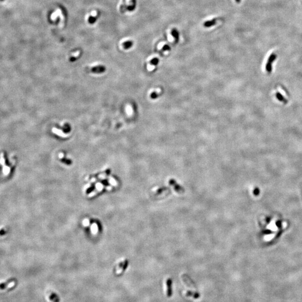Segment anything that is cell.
Masks as SVG:
<instances>
[{
  "instance_id": "1",
  "label": "cell",
  "mask_w": 302,
  "mask_h": 302,
  "mask_svg": "<svg viewBox=\"0 0 302 302\" xmlns=\"http://www.w3.org/2000/svg\"><path fill=\"white\" fill-rule=\"evenodd\" d=\"M58 16L60 17V27L61 26L63 27L64 26V18L62 12L61 11V10H59V9H58V10H56L54 12H53V14L51 15V20L53 21H55L56 18L58 17Z\"/></svg>"
},
{
  "instance_id": "2",
  "label": "cell",
  "mask_w": 302,
  "mask_h": 302,
  "mask_svg": "<svg viewBox=\"0 0 302 302\" xmlns=\"http://www.w3.org/2000/svg\"><path fill=\"white\" fill-rule=\"evenodd\" d=\"M277 57V55L275 53H272L270 55L269 57L268 60H267V63L266 64V70L268 73H271L272 71V63L275 60H276Z\"/></svg>"
},
{
  "instance_id": "3",
  "label": "cell",
  "mask_w": 302,
  "mask_h": 302,
  "mask_svg": "<svg viewBox=\"0 0 302 302\" xmlns=\"http://www.w3.org/2000/svg\"><path fill=\"white\" fill-rule=\"evenodd\" d=\"M5 159L4 157V153H1V157H0V163L3 166V172L5 175H7L10 171V168L8 166H6L5 165Z\"/></svg>"
},
{
  "instance_id": "4",
  "label": "cell",
  "mask_w": 302,
  "mask_h": 302,
  "mask_svg": "<svg viewBox=\"0 0 302 302\" xmlns=\"http://www.w3.org/2000/svg\"><path fill=\"white\" fill-rule=\"evenodd\" d=\"M169 185L174 187V190L176 192H177L178 193H182V192L184 191V188H182V187H181L180 185H178L177 183H176V181L174 180H173V179H171V180H169Z\"/></svg>"
},
{
  "instance_id": "5",
  "label": "cell",
  "mask_w": 302,
  "mask_h": 302,
  "mask_svg": "<svg viewBox=\"0 0 302 302\" xmlns=\"http://www.w3.org/2000/svg\"><path fill=\"white\" fill-rule=\"evenodd\" d=\"M172 281L171 279H167L166 280V286H167V297L170 298L172 295Z\"/></svg>"
},
{
  "instance_id": "6",
  "label": "cell",
  "mask_w": 302,
  "mask_h": 302,
  "mask_svg": "<svg viewBox=\"0 0 302 302\" xmlns=\"http://www.w3.org/2000/svg\"><path fill=\"white\" fill-rule=\"evenodd\" d=\"M182 280H183V281L185 282V284H186L187 285H188V287H192V288H195V286L193 281L191 280V279L190 278H189V277H188L187 275H183L182 276Z\"/></svg>"
},
{
  "instance_id": "7",
  "label": "cell",
  "mask_w": 302,
  "mask_h": 302,
  "mask_svg": "<svg viewBox=\"0 0 302 302\" xmlns=\"http://www.w3.org/2000/svg\"><path fill=\"white\" fill-rule=\"evenodd\" d=\"M97 12L95 10H93L91 12L90 15L89 16L87 21L90 24H93L97 19Z\"/></svg>"
},
{
  "instance_id": "8",
  "label": "cell",
  "mask_w": 302,
  "mask_h": 302,
  "mask_svg": "<svg viewBox=\"0 0 302 302\" xmlns=\"http://www.w3.org/2000/svg\"><path fill=\"white\" fill-rule=\"evenodd\" d=\"M105 70V68L102 65H97L91 68V72L93 73H102Z\"/></svg>"
},
{
  "instance_id": "9",
  "label": "cell",
  "mask_w": 302,
  "mask_h": 302,
  "mask_svg": "<svg viewBox=\"0 0 302 302\" xmlns=\"http://www.w3.org/2000/svg\"><path fill=\"white\" fill-rule=\"evenodd\" d=\"M127 5H126V8L128 10H133L135 7L134 0H127Z\"/></svg>"
},
{
  "instance_id": "10",
  "label": "cell",
  "mask_w": 302,
  "mask_h": 302,
  "mask_svg": "<svg viewBox=\"0 0 302 302\" xmlns=\"http://www.w3.org/2000/svg\"><path fill=\"white\" fill-rule=\"evenodd\" d=\"M216 18H214V19H213V20L205 21V23H204L203 25L205 27H210L212 26H214V25H215L216 24Z\"/></svg>"
},
{
  "instance_id": "11",
  "label": "cell",
  "mask_w": 302,
  "mask_h": 302,
  "mask_svg": "<svg viewBox=\"0 0 302 302\" xmlns=\"http://www.w3.org/2000/svg\"><path fill=\"white\" fill-rule=\"evenodd\" d=\"M121 45L125 49H129V48H130V47H131L132 45H133V42L130 40H126V41H125V42H122L121 43Z\"/></svg>"
},
{
  "instance_id": "12",
  "label": "cell",
  "mask_w": 302,
  "mask_h": 302,
  "mask_svg": "<svg viewBox=\"0 0 302 302\" xmlns=\"http://www.w3.org/2000/svg\"><path fill=\"white\" fill-rule=\"evenodd\" d=\"M275 96L276 97L277 99H278L279 101H281V102H283L284 103H285V104H286V103H287L288 100L287 99H286L285 98V97L284 96H283L280 93H279L278 92H276Z\"/></svg>"
},
{
  "instance_id": "13",
  "label": "cell",
  "mask_w": 302,
  "mask_h": 302,
  "mask_svg": "<svg viewBox=\"0 0 302 302\" xmlns=\"http://www.w3.org/2000/svg\"><path fill=\"white\" fill-rule=\"evenodd\" d=\"M186 296L187 297H191L195 299H197L200 297V294L197 292H193L188 290L186 292Z\"/></svg>"
},
{
  "instance_id": "14",
  "label": "cell",
  "mask_w": 302,
  "mask_h": 302,
  "mask_svg": "<svg viewBox=\"0 0 302 302\" xmlns=\"http://www.w3.org/2000/svg\"><path fill=\"white\" fill-rule=\"evenodd\" d=\"M50 299L53 302H59L60 301V299H59V298L58 296V295L54 293V292H53L50 295Z\"/></svg>"
},
{
  "instance_id": "15",
  "label": "cell",
  "mask_w": 302,
  "mask_h": 302,
  "mask_svg": "<svg viewBox=\"0 0 302 302\" xmlns=\"http://www.w3.org/2000/svg\"><path fill=\"white\" fill-rule=\"evenodd\" d=\"M171 35L175 37L176 42L177 43L179 40V33L178 30L176 29H173L171 30Z\"/></svg>"
},
{
  "instance_id": "16",
  "label": "cell",
  "mask_w": 302,
  "mask_h": 302,
  "mask_svg": "<svg viewBox=\"0 0 302 302\" xmlns=\"http://www.w3.org/2000/svg\"><path fill=\"white\" fill-rule=\"evenodd\" d=\"M73 54H74L73 55H72L71 56V58H70V61H71V62L74 61L76 60V59H77V58L80 54V51H77L76 53H73Z\"/></svg>"
},
{
  "instance_id": "17",
  "label": "cell",
  "mask_w": 302,
  "mask_h": 302,
  "mask_svg": "<svg viewBox=\"0 0 302 302\" xmlns=\"http://www.w3.org/2000/svg\"><path fill=\"white\" fill-rule=\"evenodd\" d=\"M62 128L63 129V130L65 132V133H68V132L70 131V130H71L70 126L67 124H64V126H63V127H62Z\"/></svg>"
},
{
  "instance_id": "18",
  "label": "cell",
  "mask_w": 302,
  "mask_h": 302,
  "mask_svg": "<svg viewBox=\"0 0 302 302\" xmlns=\"http://www.w3.org/2000/svg\"><path fill=\"white\" fill-rule=\"evenodd\" d=\"M150 63L151 64L154 65H157V64H158V63H159V59L158 58H155L152 59V60L150 61Z\"/></svg>"
},
{
  "instance_id": "19",
  "label": "cell",
  "mask_w": 302,
  "mask_h": 302,
  "mask_svg": "<svg viewBox=\"0 0 302 302\" xmlns=\"http://www.w3.org/2000/svg\"><path fill=\"white\" fill-rule=\"evenodd\" d=\"M171 48L170 46L168 45H165L163 46L162 48V50H164V51H166V50H170Z\"/></svg>"
},
{
  "instance_id": "20",
  "label": "cell",
  "mask_w": 302,
  "mask_h": 302,
  "mask_svg": "<svg viewBox=\"0 0 302 302\" xmlns=\"http://www.w3.org/2000/svg\"><path fill=\"white\" fill-rule=\"evenodd\" d=\"M150 97H152V99H156V98H157V97H158V94H157L156 92H153V93H152V94H151Z\"/></svg>"
},
{
  "instance_id": "21",
  "label": "cell",
  "mask_w": 302,
  "mask_h": 302,
  "mask_svg": "<svg viewBox=\"0 0 302 302\" xmlns=\"http://www.w3.org/2000/svg\"><path fill=\"white\" fill-rule=\"evenodd\" d=\"M14 285H15V282H14V281H12V282H10V284H9L8 285V286H7V288H11V287H14Z\"/></svg>"
},
{
  "instance_id": "22",
  "label": "cell",
  "mask_w": 302,
  "mask_h": 302,
  "mask_svg": "<svg viewBox=\"0 0 302 302\" xmlns=\"http://www.w3.org/2000/svg\"><path fill=\"white\" fill-rule=\"evenodd\" d=\"M253 193H254V195H259V190L258 189V188H255V189H254V190L253 191Z\"/></svg>"
},
{
  "instance_id": "23",
  "label": "cell",
  "mask_w": 302,
  "mask_h": 302,
  "mask_svg": "<svg viewBox=\"0 0 302 302\" xmlns=\"http://www.w3.org/2000/svg\"><path fill=\"white\" fill-rule=\"evenodd\" d=\"M235 1L237 3H240L241 2V0H235Z\"/></svg>"
},
{
  "instance_id": "24",
  "label": "cell",
  "mask_w": 302,
  "mask_h": 302,
  "mask_svg": "<svg viewBox=\"0 0 302 302\" xmlns=\"http://www.w3.org/2000/svg\"><path fill=\"white\" fill-rule=\"evenodd\" d=\"M2 1H4V0H2Z\"/></svg>"
}]
</instances>
